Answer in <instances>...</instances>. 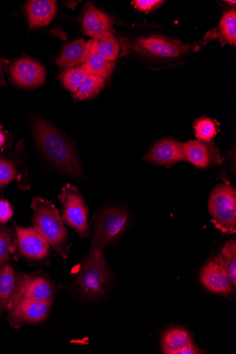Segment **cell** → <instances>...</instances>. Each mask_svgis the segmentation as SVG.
Here are the masks:
<instances>
[{
    "mask_svg": "<svg viewBox=\"0 0 236 354\" xmlns=\"http://www.w3.org/2000/svg\"><path fill=\"white\" fill-rule=\"evenodd\" d=\"M36 140L50 162L63 173L77 178H84L73 144L57 129L42 118L33 121Z\"/></svg>",
    "mask_w": 236,
    "mask_h": 354,
    "instance_id": "6da1fadb",
    "label": "cell"
},
{
    "mask_svg": "<svg viewBox=\"0 0 236 354\" xmlns=\"http://www.w3.org/2000/svg\"><path fill=\"white\" fill-rule=\"evenodd\" d=\"M111 279L103 250L91 247L75 279V290L85 299L97 300L109 292Z\"/></svg>",
    "mask_w": 236,
    "mask_h": 354,
    "instance_id": "7a4b0ae2",
    "label": "cell"
},
{
    "mask_svg": "<svg viewBox=\"0 0 236 354\" xmlns=\"http://www.w3.org/2000/svg\"><path fill=\"white\" fill-rule=\"evenodd\" d=\"M31 209L33 212V228L48 242L62 259H69L71 245L69 232L54 204L37 197L33 199Z\"/></svg>",
    "mask_w": 236,
    "mask_h": 354,
    "instance_id": "3957f363",
    "label": "cell"
},
{
    "mask_svg": "<svg viewBox=\"0 0 236 354\" xmlns=\"http://www.w3.org/2000/svg\"><path fill=\"white\" fill-rule=\"evenodd\" d=\"M208 209L217 229L224 234L236 232V190L228 180L218 185L211 192Z\"/></svg>",
    "mask_w": 236,
    "mask_h": 354,
    "instance_id": "277c9868",
    "label": "cell"
},
{
    "mask_svg": "<svg viewBox=\"0 0 236 354\" xmlns=\"http://www.w3.org/2000/svg\"><path fill=\"white\" fill-rule=\"evenodd\" d=\"M127 211L111 207L100 212L93 223L91 248L103 250L117 241L127 228Z\"/></svg>",
    "mask_w": 236,
    "mask_h": 354,
    "instance_id": "5b68a950",
    "label": "cell"
},
{
    "mask_svg": "<svg viewBox=\"0 0 236 354\" xmlns=\"http://www.w3.org/2000/svg\"><path fill=\"white\" fill-rule=\"evenodd\" d=\"M127 47L139 55L157 59H174L188 55L197 46L157 35L128 41Z\"/></svg>",
    "mask_w": 236,
    "mask_h": 354,
    "instance_id": "8992f818",
    "label": "cell"
},
{
    "mask_svg": "<svg viewBox=\"0 0 236 354\" xmlns=\"http://www.w3.org/2000/svg\"><path fill=\"white\" fill-rule=\"evenodd\" d=\"M62 205L61 218L66 226L75 230L81 239L89 236L88 208L78 187L66 185L58 196Z\"/></svg>",
    "mask_w": 236,
    "mask_h": 354,
    "instance_id": "52a82bcc",
    "label": "cell"
},
{
    "mask_svg": "<svg viewBox=\"0 0 236 354\" xmlns=\"http://www.w3.org/2000/svg\"><path fill=\"white\" fill-rule=\"evenodd\" d=\"M24 297L23 274L15 270L10 264L0 270V310L12 312Z\"/></svg>",
    "mask_w": 236,
    "mask_h": 354,
    "instance_id": "ba28073f",
    "label": "cell"
},
{
    "mask_svg": "<svg viewBox=\"0 0 236 354\" xmlns=\"http://www.w3.org/2000/svg\"><path fill=\"white\" fill-rule=\"evenodd\" d=\"M17 242L26 259L35 262H45L51 253L48 242L35 229L16 227Z\"/></svg>",
    "mask_w": 236,
    "mask_h": 354,
    "instance_id": "9c48e42d",
    "label": "cell"
},
{
    "mask_svg": "<svg viewBox=\"0 0 236 354\" xmlns=\"http://www.w3.org/2000/svg\"><path fill=\"white\" fill-rule=\"evenodd\" d=\"M186 160L199 169L221 165L225 157L221 155L219 149L212 142L190 140L183 144Z\"/></svg>",
    "mask_w": 236,
    "mask_h": 354,
    "instance_id": "30bf717a",
    "label": "cell"
},
{
    "mask_svg": "<svg viewBox=\"0 0 236 354\" xmlns=\"http://www.w3.org/2000/svg\"><path fill=\"white\" fill-rule=\"evenodd\" d=\"M51 305L24 297L19 305L9 313L8 321L15 328L42 323L47 319Z\"/></svg>",
    "mask_w": 236,
    "mask_h": 354,
    "instance_id": "8fae6325",
    "label": "cell"
},
{
    "mask_svg": "<svg viewBox=\"0 0 236 354\" xmlns=\"http://www.w3.org/2000/svg\"><path fill=\"white\" fill-rule=\"evenodd\" d=\"M11 75L13 82L24 88L42 86L46 78L44 67L39 62L30 58H21L12 66Z\"/></svg>",
    "mask_w": 236,
    "mask_h": 354,
    "instance_id": "7c38bea8",
    "label": "cell"
},
{
    "mask_svg": "<svg viewBox=\"0 0 236 354\" xmlns=\"http://www.w3.org/2000/svg\"><path fill=\"white\" fill-rule=\"evenodd\" d=\"M143 158L155 165L165 167H171L179 162H186L183 143L172 139L160 140Z\"/></svg>",
    "mask_w": 236,
    "mask_h": 354,
    "instance_id": "4fadbf2b",
    "label": "cell"
},
{
    "mask_svg": "<svg viewBox=\"0 0 236 354\" xmlns=\"http://www.w3.org/2000/svg\"><path fill=\"white\" fill-rule=\"evenodd\" d=\"M200 280L208 291L223 296H228L233 291V284L226 271L211 260L202 268Z\"/></svg>",
    "mask_w": 236,
    "mask_h": 354,
    "instance_id": "5bb4252c",
    "label": "cell"
},
{
    "mask_svg": "<svg viewBox=\"0 0 236 354\" xmlns=\"http://www.w3.org/2000/svg\"><path fill=\"white\" fill-rule=\"evenodd\" d=\"M24 297L28 299L52 304L55 300L56 289L54 283L43 274H23Z\"/></svg>",
    "mask_w": 236,
    "mask_h": 354,
    "instance_id": "9a60e30c",
    "label": "cell"
},
{
    "mask_svg": "<svg viewBox=\"0 0 236 354\" xmlns=\"http://www.w3.org/2000/svg\"><path fill=\"white\" fill-rule=\"evenodd\" d=\"M113 19L105 12L89 3L85 7L82 20L84 33L92 39L112 32Z\"/></svg>",
    "mask_w": 236,
    "mask_h": 354,
    "instance_id": "2e32d148",
    "label": "cell"
},
{
    "mask_svg": "<svg viewBox=\"0 0 236 354\" xmlns=\"http://www.w3.org/2000/svg\"><path fill=\"white\" fill-rule=\"evenodd\" d=\"M56 12L57 2L54 0H30L26 6L29 28L33 29L48 26Z\"/></svg>",
    "mask_w": 236,
    "mask_h": 354,
    "instance_id": "e0dca14e",
    "label": "cell"
},
{
    "mask_svg": "<svg viewBox=\"0 0 236 354\" xmlns=\"http://www.w3.org/2000/svg\"><path fill=\"white\" fill-rule=\"evenodd\" d=\"M91 41L77 40L66 44L56 59V64L62 69L80 67L87 60L90 49Z\"/></svg>",
    "mask_w": 236,
    "mask_h": 354,
    "instance_id": "ac0fdd59",
    "label": "cell"
},
{
    "mask_svg": "<svg viewBox=\"0 0 236 354\" xmlns=\"http://www.w3.org/2000/svg\"><path fill=\"white\" fill-rule=\"evenodd\" d=\"M116 62H109L96 50L91 40V49L88 57L82 64L89 75H93L108 80L116 67Z\"/></svg>",
    "mask_w": 236,
    "mask_h": 354,
    "instance_id": "d6986e66",
    "label": "cell"
},
{
    "mask_svg": "<svg viewBox=\"0 0 236 354\" xmlns=\"http://www.w3.org/2000/svg\"><path fill=\"white\" fill-rule=\"evenodd\" d=\"M215 37L219 39L222 47L236 44V10L226 11L219 21L218 28L214 31Z\"/></svg>",
    "mask_w": 236,
    "mask_h": 354,
    "instance_id": "ffe728a7",
    "label": "cell"
},
{
    "mask_svg": "<svg viewBox=\"0 0 236 354\" xmlns=\"http://www.w3.org/2000/svg\"><path fill=\"white\" fill-rule=\"evenodd\" d=\"M192 339L190 334L181 328H174L167 331L161 340V349L165 354H179Z\"/></svg>",
    "mask_w": 236,
    "mask_h": 354,
    "instance_id": "44dd1931",
    "label": "cell"
},
{
    "mask_svg": "<svg viewBox=\"0 0 236 354\" xmlns=\"http://www.w3.org/2000/svg\"><path fill=\"white\" fill-rule=\"evenodd\" d=\"M213 261L220 265L228 273L231 281L236 286V242L228 241Z\"/></svg>",
    "mask_w": 236,
    "mask_h": 354,
    "instance_id": "7402d4cb",
    "label": "cell"
},
{
    "mask_svg": "<svg viewBox=\"0 0 236 354\" xmlns=\"http://www.w3.org/2000/svg\"><path fill=\"white\" fill-rule=\"evenodd\" d=\"M93 44L99 54L109 62H116L120 54V44L112 32H109L96 39H92Z\"/></svg>",
    "mask_w": 236,
    "mask_h": 354,
    "instance_id": "603a6c76",
    "label": "cell"
},
{
    "mask_svg": "<svg viewBox=\"0 0 236 354\" xmlns=\"http://www.w3.org/2000/svg\"><path fill=\"white\" fill-rule=\"evenodd\" d=\"M106 80L93 75H88L79 86L73 98L79 101L93 99L105 86Z\"/></svg>",
    "mask_w": 236,
    "mask_h": 354,
    "instance_id": "cb8c5ba5",
    "label": "cell"
},
{
    "mask_svg": "<svg viewBox=\"0 0 236 354\" xmlns=\"http://www.w3.org/2000/svg\"><path fill=\"white\" fill-rule=\"evenodd\" d=\"M219 124L211 118L202 117L193 125L195 137L198 140L210 142L217 135Z\"/></svg>",
    "mask_w": 236,
    "mask_h": 354,
    "instance_id": "d4e9b609",
    "label": "cell"
},
{
    "mask_svg": "<svg viewBox=\"0 0 236 354\" xmlns=\"http://www.w3.org/2000/svg\"><path fill=\"white\" fill-rule=\"evenodd\" d=\"M16 252L17 244L12 232L8 228L0 227V270Z\"/></svg>",
    "mask_w": 236,
    "mask_h": 354,
    "instance_id": "484cf974",
    "label": "cell"
},
{
    "mask_svg": "<svg viewBox=\"0 0 236 354\" xmlns=\"http://www.w3.org/2000/svg\"><path fill=\"white\" fill-rule=\"evenodd\" d=\"M89 75L82 66L66 69L60 76L64 87L75 94Z\"/></svg>",
    "mask_w": 236,
    "mask_h": 354,
    "instance_id": "4316f807",
    "label": "cell"
},
{
    "mask_svg": "<svg viewBox=\"0 0 236 354\" xmlns=\"http://www.w3.org/2000/svg\"><path fill=\"white\" fill-rule=\"evenodd\" d=\"M17 176V170L11 160L0 158V187H3Z\"/></svg>",
    "mask_w": 236,
    "mask_h": 354,
    "instance_id": "83f0119b",
    "label": "cell"
},
{
    "mask_svg": "<svg viewBox=\"0 0 236 354\" xmlns=\"http://www.w3.org/2000/svg\"><path fill=\"white\" fill-rule=\"evenodd\" d=\"M163 3V0H134L131 5L134 9L148 14L158 9Z\"/></svg>",
    "mask_w": 236,
    "mask_h": 354,
    "instance_id": "f1b7e54d",
    "label": "cell"
},
{
    "mask_svg": "<svg viewBox=\"0 0 236 354\" xmlns=\"http://www.w3.org/2000/svg\"><path fill=\"white\" fill-rule=\"evenodd\" d=\"M13 216V210L7 201H0V223H6Z\"/></svg>",
    "mask_w": 236,
    "mask_h": 354,
    "instance_id": "f546056e",
    "label": "cell"
},
{
    "mask_svg": "<svg viewBox=\"0 0 236 354\" xmlns=\"http://www.w3.org/2000/svg\"><path fill=\"white\" fill-rule=\"evenodd\" d=\"M202 351L193 342L184 347L179 354H199Z\"/></svg>",
    "mask_w": 236,
    "mask_h": 354,
    "instance_id": "4dcf8cb0",
    "label": "cell"
},
{
    "mask_svg": "<svg viewBox=\"0 0 236 354\" xmlns=\"http://www.w3.org/2000/svg\"><path fill=\"white\" fill-rule=\"evenodd\" d=\"M7 138L5 133L0 131V149H1L6 143Z\"/></svg>",
    "mask_w": 236,
    "mask_h": 354,
    "instance_id": "1f68e13d",
    "label": "cell"
},
{
    "mask_svg": "<svg viewBox=\"0 0 236 354\" xmlns=\"http://www.w3.org/2000/svg\"><path fill=\"white\" fill-rule=\"evenodd\" d=\"M1 72H2V66H1V63H0V74H1Z\"/></svg>",
    "mask_w": 236,
    "mask_h": 354,
    "instance_id": "d6a6232c",
    "label": "cell"
}]
</instances>
